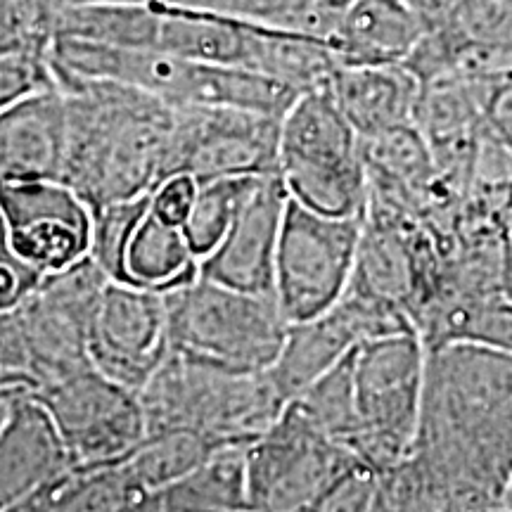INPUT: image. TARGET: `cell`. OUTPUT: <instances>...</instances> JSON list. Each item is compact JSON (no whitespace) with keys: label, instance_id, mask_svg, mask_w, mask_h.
<instances>
[{"label":"cell","instance_id":"obj_1","mask_svg":"<svg viewBox=\"0 0 512 512\" xmlns=\"http://www.w3.org/2000/svg\"><path fill=\"white\" fill-rule=\"evenodd\" d=\"M512 482V351L427 349L418 437L377 475L373 510H505Z\"/></svg>","mask_w":512,"mask_h":512},{"label":"cell","instance_id":"obj_2","mask_svg":"<svg viewBox=\"0 0 512 512\" xmlns=\"http://www.w3.org/2000/svg\"><path fill=\"white\" fill-rule=\"evenodd\" d=\"M53 36L242 67L302 93L325 86L339 67L328 38L164 3L79 0L60 12Z\"/></svg>","mask_w":512,"mask_h":512},{"label":"cell","instance_id":"obj_3","mask_svg":"<svg viewBox=\"0 0 512 512\" xmlns=\"http://www.w3.org/2000/svg\"><path fill=\"white\" fill-rule=\"evenodd\" d=\"M53 74L67 107L62 183L91 209L155 190L164 181L174 107L114 79L57 64Z\"/></svg>","mask_w":512,"mask_h":512},{"label":"cell","instance_id":"obj_4","mask_svg":"<svg viewBox=\"0 0 512 512\" xmlns=\"http://www.w3.org/2000/svg\"><path fill=\"white\" fill-rule=\"evenodd\" d=\"M377 472L320 432L294 401L247 446L252 512L373 510Z\"/></svg>","mask_w":512,"mask_h":512},{"label":"cell","instance_id":"obj_5","mask_svg":"<svg viewBox=\"0 0 512 512\" xmlns=\"http://www.w3.org/2000/svg\"><path fill=\"white\" fill-rule=\"evenodd\" d=\"M147 434L192 432L223 448H247L283 413L266 370H245L171 349L140 392Z\"/></svg>","mask_w":512,"mask_h":512},{"label":"cell","instance_id":"obj_6","mask_svg":"<svg viewBox=\"0 0 512 512\" xmlns=\"http://www.w3.org/2000/svg\"><path fill=\"white\" fill-rule=\"evenodd\" d=\"M50 62L81 76L114 79L181 107H242L283 117L302 95L297 88L242 67L197 62L159 50L119 48L53 36Z\"/></svg>","mask_w":512,"mask_h":512},{"label":"cell","instance_id":"obj_7","mask_svg":"<svg viewBox=\"0 0 512 512\" xmlns=\"http://www.w3.org/2000/svg\"><path fill=\"white\" fill-rule=\"evenodd\" d=\"M278 174L294 202L330 216H363L368 169L363 140L328 83L309 88L280 119Z\"/></svg>","mask_w":512,"mask_h":512},{"label":"cell","instance_id":"obj_8","mask_svg":"<svg viewBox=\"0 0 512 512\" xmlns=\"http://www.w3.org/2000/svg\"><path fill=\"white\" fill-rule=\"evenodd\" d=\"M427 347L418 330L389 332L354 351V453L377 475L411 456L425 396Z\"/></svg>","mask_w":512,"mask_h":512},{"label":"cell","instance_id":"obj_9","mask_svg":"<svg viewBox=\"0 0 512 512\" xmlns=\"http://www.w3.org/2000/svg\"><path fill=\"white\" fill-rule=\"evenodd\" d=\"M171 349L245 370H268L280 356L290 320L278 299L197 275L164 292Z\"/></svg>","mask_w":512,"mask_h":512},{"label":"cell","instance_id":"obj_10","mask_svg":"<svg viewBox=\"0 0 512 512\" xmlns=\"http://www.w3.org/2000/svg\"><path fill=\"white\" fill-rule=\"evenodd\" d=\"M363 216H330L290 197L275 254V299L290 323L330 311L351 287Z\"/></svg>","mask_w":512,"mask_h":512},{"label":"cell","instance_id":"obj_11","mask_svg":"<svg viewBox=\"0 0 512 512\" xmlns=\"http://www.w3.org/2000/svg\"><path fill=\"white\" fill-rule=\"evenodd\" d=\"M107 283V273L86 256L62 271L43 275L36 290L12 309L34 387L93 366L88 337Z\"/></svg>","mask_w":512,"mask_h":512},{"label":"cell","instance_id":"obj_12","mask_svg":"<svg viewBox=\"0 0 512 512\" xmlns=\"http://www.w3.org/2000/svg\"><path fill=\"white\" fill-rule=\"evenodd\" d=\"M31 394L46 406L69 458L81 470L119 463L147 437L140 394L95 366L34 387Z\"/></svg>","mask_w":512,"mask_h":512},{"label":"cell","instance_id":"obj_13","mask_svg":"<svg viewBox=\"0 0 512 512\" xmlns=\"http://www.w3.org/2000/svg\"><path fill=\"white\" fill-rule=\"evenodd\" d=\"M280 119L242 107H181L174 114L164 178L185 174L204 183L278 174Z\"/></svg>","mask_w":512,"mask_h":512},{"label":"cell","instance_id":"obj_14","mask_svg":"<svg viewBox=\"0 0 512 512\" xmlns=\"http://www.w3.org/2000/svg\"><path fill=\"white\" fill-rule=\"evenodd\" d=\"M411 328L406 313L347 290L330 311L290 323L280 356L266 373L280 396L292 401L361 342Z\"/></svg>","mask_w":512,"mask_h":512},{"label":"cell","instance_id":"obj_15","mask_svg":"<svg viewBox=\"0 0 512 512\" xmlns=\"http://www.w3.org/2000/svg\"><path fill=\"white\" fill-rule=\"evenodd\" d=\"M0 209L12 252L41 275L62 271L91 252L93 211L67 183H0Z\"/></svg>","mask_w":512,"mask_h":512},{"label":"cell","instance_id":"obj_16","mask_svg":"<svg viewBox=\"0 0 512 512\" xmlns=\"http://www.w3.org/2000/svg\"><path fill=\"white\" fill-rule=\"evenodd\" d=\"M169 351L164 292L110 280L88 337L93 366L140 394Z\"/></svg>","mask_w":512,"mask_h":512},{"label":"cell","instance_id":"obj_17","mask_svg":"<svg viewBox=\"0 0 512 512\" xmlns=\"http://www.w3.org/2000/svg\"><path fill=\"white\" fill-rule=\"evenodd\" d=\"M403 64L418 81L439 74L510 76L512 0H446Z\"/></svg>","mask_w":512,"mask_h":512},{"label":"cell","instance_id":"obj_18","mask_svg":"<svg viewBox=\"0 0 512 512\" xmlns=\"http://www.w3.org/2000/svg\"><path fill=\"white\" fill-rule=\"evenodd\" d=\"M290 202L280 174L261 176L221 245L200 261V275L214 283L275 297V254Z\"/></svg>","mask_w":512,"mask_h":512},{"label":"cell","instance_id":"obj_19","mask_svg":"<svg viewBox=\"0 0 512 512\" xmlns=\"http://www.w3.org/2000/svg\"><path fill=\"white\" fill-rule=\"evenodd\" d=\"M74 470L53 418L34 394H19L0 425V510H27Z\"/></svg>","mask_w":512,"mask_h":512},{"label":"cell","instance_id":"obj_20","mask_svg":"<svg viewBox=\"0 0 512 512\" xmlns=\"http://www.w3.org/2000/svg\"><path fill=\"white\" fill-rule=\"evenodd\" d=\"M64 147L67 107L55 81L0 112V183L62 181Z\"/></svg>","mask_w":512,"mask_h":512},{"label":"cell","instance_id":"obj_21","mask_svg":"<svg viewBox=\"0 0 512 512\" xmlns=\"http://www.w3.org/2000/svg\"><path fill=\"white\" fill-rule=\"evenodd\" d=\"M328 88L361 140L415 124L420 81L406 64H339Z\"/></svg>","mask_w":512,"mask_h":512},{"label":"cell","instance_id":"obj_22","mask_svg":"<svg viewBox=\"0 0 512 512\" xmlns=\"http://www.w3.org/2000/svg\"><path fill=\"white\" fill-rule=\"evenodd\" d=\"M427 22L408 0H354L337 19L330 46L339 64H403Z\"/></svg>","mask_w":512,"mask_h":512},{"label":"cell","instance_id":"obj_23","mask_svg":"<svg viewBox=\"0 0 512 512\" xmlns=\"http://www.w3.org/2000/svg\"><path fill=\"white\" fill-rule=\"evenodd\" d=\"M200 275V259L192 254L185 230L147 209L126 247L124 283L171 292Z\"/></svg>","mask_w":512,"mask_h":512},{"label":"cell","instance_id":"obj_24","mask_svg":"<svg viewBox=\"0 0 512 512\" xmlns=\"http://www.w3.org/2000/svg\"><path fill=\"white\" fill-rule=\"evenodd\" d=\"M252 512L247 448H221L188 475L159 489L150 512Z\"/></svg>","mask_w":512,"mask_h":512},{"label":"cell","instance_id":"obj_25","mask_svg":"<svg viewBox=\"0 0 512 512\" xmlns=\"http://www.w3.org/2000/svg\"><path fill=\"white\" fill-rule=\"evenodd\" d=\"M152 496L136 479L128 475L124 463L98 467H74L67 477L48 486L27 505V510L50 512H114L145 510L150 512Z\"/></svg>","mask_w":512,"mask_h":512},{"label":"cell","instance_id":"obj_26","mask_svg":"<svg viewBox=\"0 0 512 512\" xmlns=\"http://www.w3.org/2000/svg\"><path fill=\"white\" fill-rule=\"evenodd\" d=\"M223 446L192 432L147 434L143 444L121 460L136 482L155 496L159 489L188 475ZM152 508V503H150Z\"/></svg>","mask_w":512,"mask_h":512},{"label":"cell","instance_id":"obj_27","mask_svg":"<svg viewBox=\"0 0 512 512\" xmlns=\"http://www.w3.org/2000/svg\"><path fill=\"white\" fill-rule=\"evenodd\" d=\"M261 176H226L197 185V195L183 221L192 254L204 259L221 245L235 216Z\"/></svg>","mask_w":512,"mask_h":512},{"label":"cell","instance_id":"obj_28","mask_svg":"<svg viewBox=\"0 0 512 512\" xmlns=\"http://www.w3.org/2000/svg\"><path fill=\"white\" fill-rule=\"evenodd\" d=\"M354 351L351 349L335 368L320 375L311 387L294 396V403L306 413L320 432L354 453L358 437V418L354 403ZM356 456V453H354Z\"/></svg>","mask_w":512,"mask_h":512},{"label":"cell","instance_id":"obj_29","mask_svg":"<svg viewBox=\"0 0 512 512\" xmlns=\"http://www.w3.org/2000/svg\"><path fill=\"white\" fill-rule=\"evenodd\" d=\"M74 3H79V0H74ZM121 3H164L178 5V8L214 10L223 12V15L271 24V27L328 38V27H325V19L320 15L316 0H121Z\"/></svg>","mask_w":512,"mask_h":512},{"label":"cell","instance_id":"obj_30","mask_svg":"<svg viewBox=\"0 0 512 512\" xmlns=\"http://www.w3.org/2000/svg\"><path fill=\"white\" fill-rule=\"evenodd\" d=\"M152 192L133 197V200H119L93 207V235H91V252L88 256L98 264L107 278L124 283V259L126 247L131 240L133 230L143 221V216L150 209Z\"/></svg>","mask_w":512,"mask_h":512},{"label":"cell","instance_id":"obj_31","mask_svg":"<svg viewBox=\"0 0 512 512\" xmlns=\"http://www.w3.org/2000/svg\"><path fill=\"white\" fill-rule=\"evenodd\" d=\"M50 83H55L50 46L0 50V112Z\"/></svg>","mask_w":512,"mask_h":512},{"label":"cell","instance_id":"obj_32","mask_svg":"<svg viewBox=\"0 0 512 512\" xmlns=\"http://www.w3.org/2000/svg\"><path fill=\"white\" fill-rule=\"evenodd\" d=\"M50 43L53 38L36 27L22 0H0V50Z\"/></svg>","mask_w":512,"mask_h":512},{"label":"cell","instance_id":"obj_33","mask_svg":"<svg viewBox=\"0 0 512 512\" xmlns=\"http://www.w3.org/2000/svg\"><path fill=\"white\" fill-rule=\"evenodd\" d=\"M197 185L200 183H197L195 178L185 174L164 178V181L152 190L150 209L155 211L157 216H162V219L183 226L185 216H188V211L192 207V200H195L197 195Z\"/></svg>","mask_w":512,"mask_h":512},{"label":"cell","instance_id":"obj_34","mask_svg":"<svg viewBox=\"0 0 512 512\" xmlns=\"http://www.w3.org/2000/svg\"><path fill=\"white\" fill-rule=\"evenodd\" d=\"M489 124L494 136L501 140V145L512 152V74L508 79H503L494 100H491Z\"/></svg>","mask_w":512,"mask_h":512},{"label":"cell","instance_id":"obj_35","mask_svg":"<svg viewBox=\"0 0 512 512\" xmlns=\"http://www.w3.org/2000/svg\"><path fill=\"white\" fill-rule=\"evenodd\" d=\"M498 233H501V285L512 299V185L498 207Z\"/></svg>","mask_w":512,"mask_h":512},{"label":"cell","instance_id":"obj_36","mask_svg":"<svg viewBox=\"0 0 512 512\" xmlns=\"http://www.w3.org/2000/svg\"><path fill=\"white\" fill-rule=\"evenodd\" d=\"M351 3H354V0H316L320 15H323V19H325V27H328V41H330V34H332V29H335L339 15H342V12L347 10Z\"/></svg>","mask_w":512,"mask_h":512},{"label":"cell","instance_id":"obj_37","mask_svg":"<svg viewBox=\"0 0 512 512\" xmlns=\"http://www.w3.org/2000/svg\"><path fill=\"white\" fill-rule=\"evenodd\" d=\"M408 3H411L413 8L418 10L422 17H425L427 24H432L434 19L439 17V12H441V8H444L446 0H408Z\"/></svg>","mask_w":512,"mask_h":512},{"label":"cell","instance_id":"obj_38","mask_svg":"<svg viewBox=\"0 0 512 512\" xmlns=\"http://www.w3.org/2000/svg\"><path fill=\"white\" fill-rule=\"evenodd\" d=\"M15 252H12V245H10V228H8V221H5V214L3 209H0V261H8V259H15Z\"/></svg>","mask_w":512,"mask_h":512},{"label":"cell","instance_id":"obj_39","mask_svg":"<svg viewBox=\"0 0 512 512\" xmlns=\"http://www.w3.org/2000/svg\"><path fill=\"white\" fill-rule=\"evenodd\" d=\"M505 510H512V482L508 486V491H505Z\"/></svg>","mask_w":512,"mask_h":512}]
</instances>
